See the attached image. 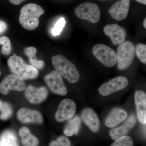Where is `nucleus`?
<instances>
[{
	"label": "nucleus",
	"mask_w": 146,
	"mask_h": 146,
	"mask_svg": "<svg viewBox=\"0 0 146 146\" xmlns=\"http://www.w3.org/2000/svg\"><path fill=\"white\" fill-rule=\"evenodd\" d=\"M44 12L43 8L38 5L27 4L21 9L19 22L26 29L33 30L39 26V18Z\"/></svg>",
	"instance_id": "nucleus-1"
},
{
	"label": "nucleus",
	"mask_w": 146,
	"mask_h": 146,
	"mask_svg": "<svg viewBox=\"0 0 146 146\" xmlns=\"http://www.w3.org/2000/svg\"><path fill=\"white\" fill-rule=\"evenodd\" d=\"M7 65L13 74L24 80L33 79L38 77V70L28 64L21 56L13 54L7 60Z\"/></svg>",
	"instance_id": "nucleus-2"
},
{
	"label": "nucleus",
	"mask_w": 146,
	"mask_h": 146,
	"mask_svg": "<svg viewBox=\"0 0 146 146\" xmlns=\"http://www.w3.org/2000/svg\"><path fill=\"white\" fill-rule=\"evenodd\" d=\"M53 66L56 71L71 83L79 79L80 73L75 65L63 55H56L52 58Z\"/></svg>",
	"instance_id": "nucleus-3"
},
{
	"label": "nucleus",
	"mask_w": 146,
	"mask_h": 146,
	"mask_svg": "<svg viewBox=\"0 0 146 146\" xmlns=\"http://www.w3.org/2000/svg\"><path fill=\"white\" fill-rule=\"evenodd\" d=\"M135 54V47L132 42L126 41L120 44L117 54L118 68L123 70L129 67L133 62Z\"/></svg>",
	"instance_id": "nucleus-4"
},
{
	"label": "nucleus",
	"mask_w": 146,
	"mask_h": 146,
	"mask_svg": "<svg viewBox=\"0 0 146 146\" xmlns=\"http://www.w3.org/2000/svg\"><path fill=\"white\" fill-rule=\"evenodd\" d=\"M74 12L78 18L93 24L98 23L100 18L99 7L98 5L94 3H82L76 7Z\"/></svg>",
	"instance_id": "nucleus-5"
},
{
	"label": "nucleus",
	"mask_w": 146,
	"mask_h": 146,
	"mask_svg": "<svg viewBox=\"0 0 146 146\" xmlns=\"http://www.w3.org/2000/svg\"><path fill=\"white\" fill-rule=\"evenodd\" d=\"M92 52L96 58L106 67L111 68L117 64L116 52L106 45L103 44L95 45L92 49Z\"/></svg>",
	"instance_id": "nucleus-6"
},
{
	"label": "nucleus",
	"mask_w": 146,
	"mask_h": 146,
	"mask_svg": "<svg viewBox=\"0 0 146 146\" xmlns=\"http://www.w3.org/2000/svg\"><path fill=\"white\" fill-rule=\"evenodd\" d=\"M44 80L50 91L54 94L63 96L67 94L68 90L62 76L56 71H53L46 75Z\"/></svg>",
	"instance_id": "nucleus-7"
},
{
	"label": "nucleus",
	"mask_w": 146,
	"mask_h": 146,
	"mask_svg": "<svg viewBox=\"0 0 146 146\" xmlns=\"http://www.w3.org/2000/svg\"><path fill=\"white\" fill-rule=\"evenodd\" d=\"M128 83V80L125 77H117L102 84L99 88V92L102 96H106L125 89Z\"/></svg>",
	"instance_id": "nucleus-8"
},
{
	"label": "nucleus",
	"mask_w": 146,
	"mask_h": 146,
	"mask_svg": "<svg viewBox=\"0 0 146 146\" xmlns=\"http://www.w3.org/2000/svg\"><path fill=\"white\" fill-rule=\"evenodd\" d=\"M26 85L24 80L14 74L6 77L0 83V92L3 95H8L11 90L21 91L25 90Z\"/></svg>",
	"instance_id": "nucleus-9"
},
{
	"label": "nucleus",
	"mask_w": 146,
	"mask_h": 146,
	"mask_svg": "<svg viewBox=\"0 0 146 146\" xmlns=\"http://www.w3.org/2000/svg\"><path fill=\"white\" fill-rule=\"evenodd\" d=\"M76 107L75 103L70 99L63 100L59 105L55 114V119L58 122L70 119L75 114Z\"/></svg>",
	"instance_id": "nucleus-10"
},
{
	"label": "nucleus",
	"mask_w": 146,
	"mask_h": 146,
	"mask_svg": "<svg viewBox=\"0 0 146 146\" xmlns=\"http://www.w3.org/2000/svg\"><path fill=\"white\" fill-rule=\"evenodd\" d=\"M105 34L109 36L114 45H120L125 41V29L117 24H108L103 29Z\"/></svg>",
	"instance_id": "nucleus-11"
},
{
	"label": "nucleus",
	"mask_w": 146,
	"mask_h": 146,
	"mask_svg": "<svg viewBox=\"0 0 146 146\" xmlns=\"http://www.w3.org/2000/svg\"><path fill=\"white\" fill-rule=\"evenodd\" d=\"M48 94V89L45 86L36 87L33 85H29L25 91L26 98L33 104H38L44 101Z\"/></svg>",
	"instance_id": "nucleus-12"
},
{
	"label": "nucleus",
	"mask_w": 146,
	"mask_h": 146,
	"mask_svg": "<svg viewBox=\"0 0 146 146\" xmlns=\"http://www.w3.org/2000/svg\"><path fill=\"white\" fill-rule=\"evenodd\" d=\"M130 0H119L110 8L108 12L113 19L122 21L127 17L130 7Z\"/></svg>",
	"instance_id": "nucleus-13"
},
{
	"label": "nucleus",
	"mask_w": 146,
	"mask_h": 146,
	"mask_svg": "<svg viewBox=\"0 0 146 146\" xmlns=\"http://www.w3.org/2000/svg\"><path fill=\"white\" fill-rule=\"evenodd\" d=\"M18 119L23 123H33L42 124L44 122V118L41 113L36 110L23 108L17 112Z\"/></svg>",
	"instance_id": "nucleus-14"
},
{
	"label": "nucleus",
	"mask_w": 146,
	"mask_h": 146,
	"mask_svg": "<svg viewBox=\"0 0 146 146\" xmlns=\"http://www.w3.org/2000/svg\"><path fill=\"white\" fill-rule=\"evenodd\" d=\"M136 122V119L135 115H130L123 124L111 129L110 131V136L114 140L122 136H126L135 126Z\"/></svg>",
	"instance_id": "nucleus-15"
},
{
	"label": "nucleus",
	"mask_w": 146,
	"mask_h": 146,
	"mask_svg": "<svg viewBox=\"0 0 146 146\" xmlns=\"http://www.w3.org/2000/svg\"><path fill=\"white\" fill-rule=\"evenodd\" d=\"M135 102L136 107L137 117L139 122L146 123V94L143 91H136Z\"/></svg>",
	"instance_id": "nucleus-16"
},
{
	"label": "nucleus",
	"mask_w": 146,
	"mask_h": 146,
	"mask_svg": "<svg viewBox=\"0 0 146 146\" xmlns=\"http://www.w3.org/2000/svg\"><path fill=\"white\" fill-rule=\"evenodd\" d=\"M83 121L93 132L96 133L99 130L100 121L98 115L93 110L86 108L82 112Z\"/></svg>",
	"instance_id": "nucleus-17"
},
{
	"label": "nucleus",
	"mask_w": 146,
	"mask_h": 146,
	"mask_svg": "<svg viewBox=\"0 0 146 146\" xmlns=\"http://www.w3.org/2000/svg\"><path fill=\"white\" fill-rule=\"evenodd\" d=\"M127 112L122 108H114L109 113L105 120L106 125L112 128L116 126L127 119Z\"/></svg>",
	"instance_id": "nucleus-18"
},
{
	"label": "nucleus",
	"mask_w": 146,
	"mask_h": 146,
	"mask_svg": "<svg viewBox=\"0 0 146 146\" xmlns=\"http://www.w3.org/2000/svg\"><path fill=\"white\" fill-rule=\"evenodd\" d=\"M19 134L21 137L22 144L25 146H36L39 144L38 138L32 134L28 128L21 127L19 131Z\"/></svg>",
	"instance_id": "nucleus-19"
},
{
	"label": "nucleus",
	"mask_w": 146,
	"mask_h": 146,
	"mask_svg": "<svg viewBox=\"0 0 146 146\" xmlns=\"http://www.w3.org/2000/svg\"><path fill=\"white\" fill-rule=\"evenodd\" d=\"M24 53L29 58L31 65L37 69H43L44 67L45 63L43 60L38 59L36 56L37 50L34 47H29L24 49Z\"/></svg>",
	"instance_id": "nucleus-20"
},
{
	"label": "nucleus",
	"mask_w": 146,
	"mask_h": 146,
	"mask_svg": "<svg viewBox=\"0 0 146 146\" xmlns=\"http://www.w3.org/2000/svg\"><path fill=\"white\" fill-rule=\"evenodd\" d=\"M81 127V120L78 116H76L70 120L64 128V134L66 136H72L78 134Z\"/></svg>",
	"instance_id": "nucleus-21"
},
{
	"label": "nucleus",
	"mask_w": 146,
	"mask_h": 146,
	"mask_svg": "<svg viewBox=\"0 0 146 146\" xmlns=\"http://www.w3.org/2000/svg\"><path fill=\"white\" fill-rule=\"evenodd\" d=\"M0 146H18L16 134L11 130H6L1 137Z\"/></svg>",
	"instance_id": "nucleus-22"
},
{
	"label": "nucleus",
	"mask_w": 146,
	"mask_h": 146,
	"mask_svg": "<svg viewBox=\"0 0 146 146\" xmlns=\"http://www.w3.org/2000/svg\"><path fill=\"white\" fill-rule=\"evenodd\" d=\"M12 112L10 105L0 99V119L3 120L7 119L11 117Z\"/></svg>",
	"instance_id": "nucleus-23"
},
{
	"label": "nucleus",
	"mask_w": 146,
	"mask_h": 146,
	"mask_svg": "<svg viewBox=\"0 0 146 146\" xmlns=\"http://www.w3.org/2000/svg\"><path fill=\"white\" fill-rule=\"evenodd\" d=\"M110 146H133V141L129 136H123L115 140Z\"/></svg>",
	"instance_id": "nucleus-24"
},
{
	"label": "nucleus",
	"mask_w": 146,
	"mask_h": 146,
	"mask_svg": "<svg viewBox=\"0 0 146 146\" xmlns=\"http://www.w3.org/2000/svg\"><path fill=\"white\" fill-rule=\"evenodd\" d=\"M136 55L138 59L142 63L146 64V45L139 43L136 45L135 48Z\"/></svg>",
	"instance_id": "nucleus-25"
},
{
	"label": "nucleus",
	"mask_w": 146,
	"mask_h": 146,
	"mask_svg": "<svg viewBox=\"0 0 146 146\" xmlns=\"http://www.w3.org/2000/svg\"><path fill=\"white\" fill-rule=\"evenodd\" d=\"M0 44L2 45V52L5 55L10 54L11 52V44L10 40L8 37L6 36L0 37Z\"/></svg>",
	"instance_id": "nucleus-26"
},
{
	"label": "nucleus",
	"mask_w": 146,
	"mask_h": 146,
	"mask_svg": "<svg viewBox=\"0 0 146 146\" xmlns=\"http://www.w3.org/2000/svg\"><path fill=\"white\" fill-rule=\"evenodd\" d=\"M66 23V21H65V18H60L56 22L54 27L53 28L52 31V35L54 36L60 35L63 31V28L65 26Z\"/></svg>",
	"instance_id": "nucleus-27"
},
{
	"label": "nucleus",
	"mask_w": 146,
	"mask_h": 146,
	"mask_svg": "<svg viewBox=\"0 0 146 146\" xmlns=\"http://www.w3.org/2000/svg\"><path fill=\"white\" fill-rule=\"evenodd\" d=\"M71 142L66 136H59L56 141H52L49 146H70Z\"/></svg>",
	"instance_id": "nucleus-28"
},
{
	"label": "nucleus",
	"mask_w": 146,
	"mask_h": 146,
	"mask_svg": "<svg viewBox=\"0 0 146 146\" xmlns=\"http://www.w3.org/2000/svg\"><path fill=\"white\" fill-rule=\"evenodd\" d=\"M7 25L4 22L0 21V34L3 33L6 30Z\"/></svg>",
	"instance_id": "nucleus-29"
},
{
	"label": "nucleus",
	"mask_w": 146,
	"mask_h": 146,
	"mask_svg": "<svg viewBox=\"0 0 146 146\" xmlns=\"http://www.w3.org/2000/svg\"><path fill=\"white\" fill-rule=\"evenodd\" d=\"M9 1L12 4L17 5L21 4V3L23 2L26 0H9Z\"/></svg>",
	"instance_id": "nucleus-30"
},
{
	"label": "nucleus",
	"mask_w": 146,
	"mask_h": 146,
	"mask_svg": "<svg viewBox=\"0 0 146 146\" xmlns=\"http://www.w3.org/2000/svg\"><path fill=\"white\" fill-rule=\"evenodd\" d=\"M136 1L144 5H146V0H136Z\"/></svg>",
	"instance_id": "nucleus-31"
},
{
	"label": "nucleus",
	"mask_w": 146,
	"mask_h": 146,
	"mask_svg": "<svg viewBox=\"0 0 146 146\" xmlns=\"http://www.w3.org/2000/svg\"><path fill=\"white\" fill-rule=\"evenodd\" d=\"M143 26L145 29H146V18L144 19L143 22Z\"/></svg>",
	"instance_id": "nucleus-32"
},
{
	"label": "nucleus",
	"mask_w": 146,
	"mask_h": 146,
	"mask_svg": "<svg viewBox=\"0 0 146 146\" xmlns=\"http://www.w3.org/2000/svg\"><path fill=\"white\" fill-rule=\"evenodd\" d=\"M1 70H0V76H1Z\"/></svg>",
	"instance_id": "nucleus-33"
}]
</instances>
